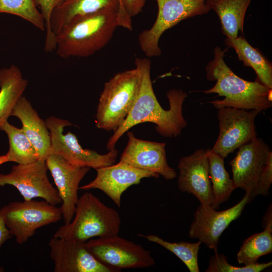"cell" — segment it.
<instances>
[{
  "mask_svg": "<svg viewBox=\"0 0 272 272\" xmlns=\"http://www.w3.org/2000/svg\"><path fill=\"white\" fill-rule=\"evenodd\" d=\"M135 65L141 76L139 92L126 118L109 139L107 144L109 151L115 148L116 143L125 132L140 123H155L156 131L165 138L177 137L187 125L182 114L186 93L181 89L169 90L166 94L169 109L165 110L153 90L150 76L151 61L146 58L137 57Z\"/></svg>",
  "mask_w": 272,
  "mask_h": 272,
  "instance_id": "6da1fadb",
  "label": "cell"
},
{
  "mask_svg": "<svg viewBox=\"0 0 272 272\" xmlns=\"http://www.w3.org/2000/svg\"><path fill=\"white\" fill-rule=\"evenodd\" d=\"M227 50L228 47L222 50L216 46L213 59L206 67L207 79L216 81V83L211 89L202 92L224 97L222 100H214L210 103L217 109L230 107L260 112L271 107L272 103L268 96L271 89H267L259 81H248L236 75L224 61Z\"/></svg>",
  "mask_w": 272,
  "mask_h": 272,
  "instance_id": "7a4b0ae2",
  "label": "cell"
},
{
  "mask_svg": "<svg viewBox=\"0 0 272 272\" xmlns=\"http://www.w3.org/2000/svg\"><path fill=\"white\" fill-rule=\"evenodd\" d=\"M118 11L103 9L73 19L56 35L57 55L87 57L103 48L119 26Z\"/></svg>",
  "mask_w": 272,
  "mask_h": 272,
  "instance_id": "3957f363",
  "label": "cell"
},
{
  "mask_svg": "<svg viewBox=\"0 0 272 272\" xmlns=\"http://www.w3.org/2000/svg\"><path fill=\"white\" fill-rule=\"evenodd\" d=\"M121 220L119 213L90 192L79 198L73 220L58 228L54 237L86 242L95 237L118 235Z\"/></svg>",
  "mask_w": 272,
  "mask_h": 272,
  "instance_id": "277c9868",
  "label": "cell"
},
{
  "mask_svg": "<svg viewBox=\"0 0 272 272\" xmlns=\"http://www.w3.org/2000/svg\"><path fill=\"white\" fill-rule=\"evenodd\" d=\"M229 162L232 180L251 200L259 195L266 196L272 183V152L260 138L256 137L241 146Z\"/></svg>",
  "mask_w": 272,
  "mask_h": 272,
  "instance_id": "5b68a950",
  "label": "cell"
},
{
  "mask_svg": "<svg viewBox=\"0 0 272 272\" xmlns=\"http://www.w3.org/2000/svg\"><path fill=\"white\" fill-rule=\"evenodd\" d=\"M141 79L140 71L135 66L116 74L105 84L96 115L97 128L115 131L122 124L137 97Z\"/></svg>",
  "mask_w": 272,
  "mask_h": 272,
  "instance_id": "8992f818",
  "label": "cell"
},
{
  "mask_svg": "<svg viewBox=\"0 0 272 272\" xmlns=\"http://www.w3.org/2000/svg\"><path fill=\"white\" fill-rule=\"evenodd\" d=\"M2 209L5 225L19 244L26 242L38 229L62 219L60 208L44 200L12 201Z\"/></svg>",
  "mask_w": 272,
  "mask_h": 272,
  "instance_id": "52a82bcc",
  "label": "cell"
},
{
  "mask_svg": "<svg viewBox=\"0 0 272 272\" xmlns=\"http://www.w3.org/2000/svg\"><path fill=\"white\" fill-rule=\"evenodd\" d=\"M158 8L156 21L149 29L139 35V43L148 57L161 54L160 38L167 30L180 21L196 16L206 14L211 10L207 0H156Z\"/></svg>",
  "mask_w": 272,
  "mask_h": 272,
  "instance_id": "ba28073f",
  "label": "cell"
},
{
  "mask_svg": "<svg viewBox=\"0 0 272 272\" xmlns=\"http://www.w3.org/2000/svg\"><path fill=\"white\" fill-rule=\"evenodd\" d=\"M49 130L51 154L60 155L74 165L87 167L95 169L111 165L116 161L118 151L114 148L105 154L83 148L76 135L69 131L63 133L65 126L73 124L67 120L50 116L45 120Z\"/></svg>",
  "mask_w": 272,
  "mask_h": 272,
  "instance_id": "9c48e42d",
  "label": "cell"
},
{
  "mask_svg": "<svg viewBox=\"0 0 272 272\" xmlns=\"http://www.w3.org/2000/svg\"><path fill=\"white\" fill-rule=\"evenodd\" d=\"M86 245L100 262L119 270L148 267L155 263L150 251L118 235L92 238Z\"/></svg>",
  "mask_w": 272,
  "mask_h": 272,
  "instance_id": "30bf717a",
  "label": "cell"
},
{
  "mask_svg": "<svg viewBox=\"0 0 272 272\" xmlns=\"http://www.w3.org/2000/svg\"><path fill=\"white\" fill-rule=\"evenodd\" d=\"M259 111L230 107L218 109L219 134L212 149L226 158L256 137L254 120Z\"/></svg>",
  "mask_w": 272,
  "mask_h": 272,
  "instance_id": "8fae6325",
  "label": "cell"
},
{
  "mask_svg": "<svg viewBox=\"0 0 272 272\" xmlns=\"http://www.w3.org/2000/svg\"><path fill=\"white\" fill-rule=\"evenodd\" d=\"M45 161L37 160L12 167L8 174L0 173V186H15L24 200L40 197L56 205L61 203L58 191L50 183Z\"/></svg>",
  "mask_w": 272,
  "mask_h": 272,
  "instance_id": "7c38bea8",
  "label": "cell"
},
{
  "mask_svg": "<svg viewBox=\"0 0 272 272\" xmlns=\"http://www.w3.org/2000/svg\"><path fill=\"white\" fill-rule=\"evenodd\" d=\"M251 201L245 193L237 204L226 210L218 211L211 206L200 204L194 214L188 230L190 238L197 239L208 248L218 252L219 239L227 228L241 215L246 205Z\"/></svg>",
  "mask_w": 272,
  "mask_h": 272,
  "instance_id": "4fadbf2b",
  "label": "cell"
},
{
  "mask_svg": "<svg viewBox=\"0 0 272 272\" xmlns=\"http://www.w3.org/2000/svg\"><path fill=\"white\" fill-rule=\"evenodd\" d=\"M55 272H117L120 270L98 260L86 242L52 237L48 243Z\"/></svg>",
  "mask_w": 272,
  "mask_h": 272,
  "instance_id": "5bb4252c",
  "label": "cell"
},
{
  "mask_svg": "<svg viewBox=\"0 0 272 272\" xmlns=\"http://www.w3.org/2000/svg\"><path fill=\"white\" fill-rule=\"evenodd\" d=\"M61 200L60 207L64 224L73 220L79 199L78 190L81 180L90 168L70 164L60 155L51 153L45 160Z\"/></svg>",
  "mask_w": 272,
  "mask_h": 272,
  "instance_id": "9a60e30c",
  "label": "cell"
},
{
  "mask_svg": "<svg viewBox=\"0 0 272 272\" xmlns=\"http://www.w3.org/2000/svg\"><path fill=\"white\" fill-rule=\"evenodd\" d=\"M128 142L120 158V162L162 176L165 180L175 178L177 174L168 165L166 144L136 138L128 131Z\"/></svg>",
  "mask_w": 272,
  "mask_h": 272,
  "instance_id": "2e32d148",
  "label": "cell"
},
{
  "mask_svg": "<svg viewBox=\"0 0 272 272\" xmlns=\"http://www.w3.org/2000/svg\"><path fill=\"white\" fill-rule=\"evenodd\" d=\"M97 175L89 183L79 189L88 190L98 189L104 192L119 208L121 195L130 186L138 184L144 178H158L159 175L139 169L119 162L116 164L96 169Z\"/></svg>",
  "mask_w": 272,
  "mask_h": 272,
  "instance_id": "e0dca14e",
  "label": "cell"
},
{
  "mask_svg": "<svg viewBox=\"0 0 272 272\" xmlns=\"http://www.w3.org/2000/svg\"><path fill=\"white\" fill-rule=\"evenodd\" d=\"M178 168V189L193 195L200 204L211 206L213 196L206 151L198 149L190 155L181 157Z\"/></svg>",
  "mask_w": 272,
  "mask_h": 272,
  "instance_id": "ac0fdd59",
  "label": "cell"
},
{
  "mask_svg": "<svg viewBox=\"0 0 272 272\" xmlns=\"http://www.w3.org/2000/svg\"><path fill=\"white\" fill-rule=\"evenodd\" d=\"M11 116L20 119L22 129L37 151L39 160L45 161L51 154L50 138L45 121L39 117L30 102L23 96L17 103Z\"/></svg>",
  "mask_w": 272,
  "mask_h": 272,
  "instance_id": "d6986e66",
  "label": "cell"
},
{
  "mask_svg": "<svg viewBox=\"0 0 272 272\" xmlns=\"http://www.w3.org/2000/svg\"><path fill=\"white\" fill-rule=\"evenodd\" d=\"M119 0H60L53 9L50 28L55 36L73 19L103 9L119 10Z\"/></svg>",
  "mask_w": 272,
  "mask_h": 272,
  "instance_id": "ffe728a7",
  "label": "cell"
},
{
  "mask_svg": "<svg viewBox=\"0 0 272 272\" xmlns=\"http://www.w3.org/2000/svg\"><path fill=\"white\" fill-rule=\"evenodd\" d=\"M27 85V80L15 65L0 69V127L11 116Z\"/></svg>",
  "mask_w": 272,
  "mask_h": 272,
  "instance_id": "44dd1931",
  "label": "cell"
},
{
  "mask_svg": "<svg viewBox=\"0 0 272 272\" xmlns=\"http://www.w3.org/2000/svg\"><path fill=\"white\" fill-rule=\"evenodd\" d=\"M225 44L235 49L239 60L245 66L252 67L258 81L268 89L272 88V65L257 48L252 47L243 35L235 38L226 37Z\"/></svg>",
  "mask_w": 272,
  "mask_h": 272,
  "instance_id": "7402d4cb",
  "label": "cell"
},
{
  "mask_svg": "<svg viewBox=\"0 0 272 272\" xmlns=\"http://www.w3.org/2000/svg\"><path fill=\"white\" fill-rule=\"evenodd\" d=\"M251 0H207L206 3L217 14L222 33L226 37L235 38L240 31L243 34L244 21Z\"/></svg>",
  "mask_w": 272,
  "mask_h": 272,
  "instance_id": "603a6c76",
  "label": "cell"
},
{
  "mask_svg": "<svg viewBox=\"0 0 272 272\" xmlns=\"http://www.w3.org/2000/svg\"><path fill=\"white\" fill-rule=\"evenodd\" d=\"M209 161V177L211 183L213 202L211 207L218 209L226 201L236 187L224 166V158L212 149L206 150Z\"/></svg>",
  "mask_w": 272,
  "mask_h": 272,
  "instance_id": "cb8c5ba5",
  "label": "cell"
},
{
  "mask_svg": "<svg viewBox=\"0 0 272 272\" xmlns=\"http://www.w3.org/2000/svg\"><path fill=\"white\" fill-rule=\"evenodd\" d=\"M7 134L9 149L5 155L6 162H13L18 164H26L39 160L38 154L24 132L6 121L0 127Z\"/></svg>",
  "mask_w": 272,
  "mask_h": 272,
  "instance_id": "d4e9b609",
  "label": "cell"
},
{
  "mask_svg": "<svg viewBox=\"0 0 272 272\" xmlns=\"http://www.w3.org/2000/svg\"><path fill=\"white\" fill-rule=\"evenodd\" d=\"M262 232L253 234L243 242L237 254V260L244 265L258 262L261 256L272 252V222Z\"/></svg>",
  "mask_w": 272,
  "mask_h": 272,
  "instance_id": "484cf974",
  "label": "cell"
},
{
  "mask_svg": "<svg viewBox=\"0 0 272 272\" xmlns=\"http://www.w3.org/2000/svg\"><path fill=\"white\" fill-rule=\"evenodd\" d=\"M148 241L157 243L171 252L179 258L186 266L190 272H198V253L202 243L200 241L196 243L186 241L171 242L155 235H144L138 234Z\"/></svg>",
  "mask_w": 272,
  "mask_h": 272,
  "instance_id": "4316f807",
  "label": "cell"
},
{
  "mask_svg": "<svg viewBox=\"0 0 272 272\" xmlns=\"http://www.w3.org/2000/svg\"><path fill=\"white\" fill-rule=\"evenodd\" d=\"M37 0H0V13L18 16L41 31H45V21Z\"/></svg>",
  "mask_w": 272,
  "mask_h": 272,
  "instance_id": "83f0119b",
  "label": "cell"
},
{
  "mask_svg": "<svg viewBox=\"0 0 272 272\" xmlns=\"http://www.w3.org/2000/svg\"><path fill=\"white\" fill-rule=\"evenodd\" d=\"M272 262L258 263L238 266L230 264L223 254L215 253L209 260L207 272H260L270 267Z\"/></svg>",
  "mask_w": 272,
  "mask_h": 272,
  "instance_id": "f1b7e54d",
  "label": "cell"
},
{
  "mask_svg": "<svg viewBox=\"0 0 272 272\" xmlns=\"http://www.w3.org/2000/svg\"><path fill=\"white\" fill-rule=\"evenodd\" d=\"M60 0H37L39 9L42 14L45 25L44 50L51 52L56 48V38L50 30V19L52 12Z\"/></svg>",
  "mask_w": 272,
  "mask_h": 272,
  "instance_id": "f546056e",
  "label": "cell"
},
{
  "mask_svg": "<svg viewBox=\"0 0 272 272\" xmlns=\"http://www.w3.org/2000/svg\"><path fill=\"white\" fill-rule=\"evenodd\" d=\"M120 7L124 9L131 18L137 15L143 10L146 0H119Z\"/></svg>",
  "mask_w": 272,
  "mask_h": 272,
  "instance_id": "4dcf8cb0",
  "label": "cell"
},
{
  "mask_svg": "<svg viewBox=\"0 0 272 272\" xmlns=\"http://www.w3.org/2000/svg\"><path fill=\"white\" fill-rule=\"evenodd\" d=\"M10 231L6 226L3 219V214L2 209H0V247L8 239L12 237ZM4 271L2 267L0 266V272Z\"/></svg>",
  "mask_w": 272,
  "mask_h": 272,
  "instance_id": "1f68e13d",
  "label": "cell"
}]
</instances>
